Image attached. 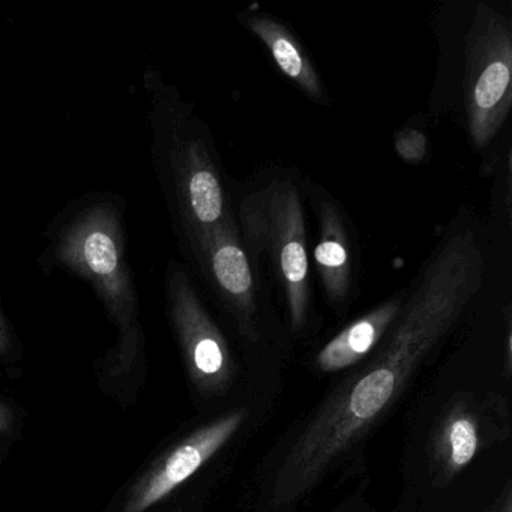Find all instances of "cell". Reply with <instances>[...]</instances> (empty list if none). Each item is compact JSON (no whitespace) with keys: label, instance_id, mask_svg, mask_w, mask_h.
Wrapping results in <instances>:
<instances>
[{"label":"cell","instance_id":"6da1fadb","mask_svg":"<svg viewBox=\"0 0 512 512\" xmlns=\"http://www.w3.org/2000/svg\"><path fill=\"white\" fill-rule=\"evenodd\" d=\"M484 256L475 230L449 229L404 301L383 346L323 401L289 446L268 485V506L304 499L344 452L397 401L413 374L478 295Z\"/></svg>","mask_w":512,"mask_h":512},{"label":"cell","instance_id":"7a4b0ae2","mask_svg":"<svg viewBox=\"0 0 512 512\" xmlns=\"http://www.w3.org/2000/svg\"><path fill=\"white\" fill-rule=\"evenodd\" d=\"M152 164L185 248L232 215L211 131L158 71L145 73Z\"/></svg>","mask_w":512,"mask_h":512},{"label":"cell","instance_id":"3957f363","mask_svg":"<svg viewBox=\"0 0 512 512\" xmlns=\"http://www.w3.org/2000/svg\"><path fill=\"white\" fill-rule=\"evenodd\" d=\"M46 257L50 265L89 284L118 332L139 322L121 197L89 193L71 202L47 230Z\"/></svg>","mask_w":512,"mask_h":512},{"label":"cell","instance_id":"277c9868","mask_svg":"<svg viewBox=\"0 0 512 512\" xmlns=\"http://www.w3.org/2000/svg\"><path fill=\"white\" fill-rule=\"evenodd\" d=\"M242 244L259 274L262 266L280 287L295 332L307 323L311 305L307 224L301 191L292 179H272L245 194L239 203Z\"/></svg>","mask_w":512,"mask_h":512},{"label":"cell","instance_id":"5b68a950","mask_svg":"<svg viewBox=\"0 0 512 512\" xmlns=\"http://www.w3.org/2000/svg\"><path fill=\"white\" fill-rule=\"evenodd\" d=\"M463 103L467 136L476 151L499 136L512 107V23L479 4L466 38Z\"/></svg>","mask_w":512,"mask_h":512},{"label":"cell","instance_id":"8992f818","mask_svg":"<svg viewBox=\"0 0 512 512\" xmlns=\"http://www.w3.org/2000/svg\"><path fill=\"white\" fill-rule=\"evenodd\" d=\"M164 293L167 313L191 382L203 395H223L235 373L229 344L206 310L193 278L175 260L167 265Z\"/></svg>","mask_w":512,"mask_h":512},{"label":"cell","instance_id":"52a82bcc","mask_svg":"<svg viewBox=\"0 0 512 512\" xmlns=\"http://www.w3.org/2000/svg\"><path fill=\"white\" fill-rule=\"evenodd\" d=\"M206 283L226 304L247 337L257 335V287L235 215L200 235L187 247Z\"/></svg>","mask_w":512,"mask_h":512},{"label":"cell","instance_id":"ba28073f","mask_svg":"<svg viewBox=\"0 0 512 512\" xmlns=\"http://www.w3.org/2000/svg\"><path fill=\"white\" fill-rule=\"evenodd\" d=\"M245 418L244 410H233L176 443L134 482L122 512H146L166 499L235 436Z\"/></svg>","mask_w":512,"mask_h":512},{"label":"cell","instance_id":"9c48e42d","mask_svg":"<svg viewBox=\"0 0 512 512\" xmlns=\"http://www.w3.org/2000/svg\"><path fill=\"white\" fill-rule=\"evenodd\" d=\"M314 263L329 304L343 308L353 287V256L349 227L334 199L319 203V242L314 248Z\"/></svg>","mask_w":512,"mask_h":512},{"label":"cell","instance_id":"30bf717a","mask_svg":"<svg viewBox=\"0 0 512 512\" xmlns=\"http://www.w3.org/2000/svg\"><path fill=\"white\" fill-rule=\"evenodd\" d=\"M239 22L265 44L284 77L313 103L326 104L328 94L310 53L284 23L263 13L239 14Z\"/></svg>","mask_w":512,"mask_h":512},{"label":"cell","instance_id":"8fae6325","mask_svg":"<svg viewBox=\"0 0 512 512\" xmlns=\"http://www.w3.org/2000/svg\"><path fill=\"white\" fill-rule=\"evenodd\" d=\"M403 305L404 299L394 296L347 325L317 353L316 367L323 373H335L359 364L382 343Z\"/></svg>","mask_w":512,"mask_h":512},{"label":"cell","instance_id":"7c38bea8","mask_svg":"<svg viewBox=\"0 0 512 512\" xmlns=\"http://www.w3.org/2000/svg\"><path fill=\"white\" fill-rule=\"evenodd\" d=\"M484 421L476 404L467 400L452 404L433 434V460L443 478H452L466 469L485 440Z\"/></svg>","mask_w":512,"mask_h":512},{"label":"cell","instance_id":"4fadbf2b","mask_svg":"<svg viewBox=\"0 0 512 512\" xmlns=\"http://www.w3.org/2000/svg\"><path fill=\"white\" fill-rule=\"evenodd\" d=\"M145 365V335L140 323L119 332L115 346L100 364L101 385L112 394H127L139 388Z\"/></svg>","mask_w":512,"mask_h":512},{"label":"cell","instance_id":"5bb4252c","mask_svg":"<svg viewBox=\"0 0 512 512\" xmlns=\"http://www.w3.org/2000/svg\"><path fill=\"white\" fill-rule=\"evenodd\" d=\"M394 149L404 163L418 166L427 160L428 137L418 128L403 127L395 133Z\"/></svg>","mask_w":512,"mask_h":512},{"label":"cell","instance_id":"9a60e30c","mask_svg":"<svg viewBox=\"0 0 512 512\" xmlns=\"http://www.w3.org/2000/svg\"><path fill=\"white\" fill-rule=\"evenodd\" d=\"M14 349H16V338L4 311L0 308V358L13 355Z\"/></svg>","mask_w":512,"mask_h":512},{"label":"cell","instance_id":"2e32d148","mask_svg":"<svg viewBox=\"0 0 512 512\" xmlns=\"http://www.w3.org/2000/svg\"><path fill=\"white\" fill-rule=\"evenodd\" d=\"M14 413L4 401H0V436L13 428Z\"/></svg>","mask_w":512,"mask_h":512},{"label":"cell","instance_id":"e0dca14e","mask_svg":"<svg viewBox=\"0 0 512 512\" xmlns=\"http://www.w3.org/2000/svg\"><path fill=\"white\" fill-rule=\"evenodd\" d=\"M502 512H511V502H509V500H506L505 508H503Z\"/></svg>","mask_w":512,"mask_h":512}]
</instances>
